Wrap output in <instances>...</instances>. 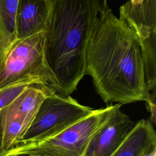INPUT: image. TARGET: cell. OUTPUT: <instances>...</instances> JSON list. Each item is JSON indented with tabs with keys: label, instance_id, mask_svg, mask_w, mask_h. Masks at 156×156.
<instances>
[{
	"label": "cell",
	"instance_id": "cell-1",
	"mask_svg": "<svg viewBox=\"0 0 156 156\" xmlns=\"http://www.w3.org/2000/svg\"><path fill=\"white\" fill-rule=\"evenodd\" d=\"M88 44L85 74L105 103L146 101L142 49L133 29L108 9L99 14Z\"/></svg>",
	"mask_w": 156,
	"mask_h": 156
},
{
	"label": "cell",
	"instance_id": "cell-2",
	"mask_svg": "<svg viewBox=\"0 0 156 156\" xmlns=\"http://www.w3.org/2000/svg\"><path fill=\"white\" fill-rule=\"evenodd\" d=\"M44 57L54 77L55 93L68 96L85 75L88 44L98 23L93 0H49Z\"/></svg>",
	"mask_w": 156,
	"mask_h": 156
},
{
	"label": "cell",
	"instance_id": "cell-3",
	"mask_svg": "<svg viewBox=\"0 0 156 156\" xmlns=\"http://www.w3.org/2000/svg\"><path fill=\"white\" fill-rule=\"evenodd\" d=\"M45 84L56 91L44 57V33L15 41L0 72V91L12 87Z\"/></svg>",
	"mask_w": 156,
	"mask_h": 156
},
{
	"label": "cell",
	"instance_id": "cell-4",
	"mask_svg": "<svg viewBox=\"0 0 156 156\" xmlns=\"http://www.w3.org/2000/svg\"><path fill=\"white\" fill-rule=\"evenodd\" d=\"M94 110L70 96L53 93L41 102L20 143L38 142L54 136L88 116Z\"/></svg>",
	"mask_w": 156,
	"mask_h": 156
},
{
	"label": "cell",
	"instance_id": "cell-5",
	"mask_svg": "<svg viewBox=\"0 0 156 156\" xmlns=\"http://www.w3.org/2000/svg\"><path fill=\"white\" fill-rule=\"evenodd\" d=\"M119 18L135 31L141 44L146 88L156 87V0H144L138 5L130 1L121 5Z\"/></svg>",
	"mask_w": 156,
	"mask_h": 156
},
{
	"label": "cell",
	"instance_id": "cell-6",
	"mask_svg": "<svg viewBox=\"0 0 156 156\" xmlns=\"http://www.w3.org/2000/svg\"><path fill=\"white\" fill-rule=\"evenodd\" d=\"M117 104L94 110L62 132L34 145L59 156H84L93 135L108 121Z\"/></svg>",
	"mask_w": 156,
	"mask_h": 156
},
{
	"label": "cell",
	"instance_id": "cell-7",
	"mask_svg": "<svg viewBox=\"0 0 156 156\" xmlns=\"http://www.w3.org/2000/svg\"><path fill=\"white\" fill-rule=\"evenodd\" d=\"M38 107V102L32 94L23 92L0 110V156L21 141Z\"/></svg>",
	"mask_w": 156,
	"mask_h": 156
},
{
	"label": "cell",
	"instance_id": "cell-8",
	"mask_svg": "<svg viewBox=\"0 0 156 156\" xmlns=\"http://www.w3.org/2000/svg\"><path fill=\"white\" fill-rule=\"evenodd\" d=\"M117 104L108 121L93 135L84 156H110L121 144L135 123Z\"/></svg>",
	"mask_w": 156,
	"mask_h": 156
},
{
	"label": "cell",
	"instance_id": "cell-9",
	"mask_svg": "<svg viewBox=\"0 0 156 156\" xmlns=\"http://www.w3.org/2000/svg\"><path fill=\"white\" fill-rule=\"evenodd\" d=\"M49 12V0H18L15 18L16 40L44 32Z\"/></svg>",
	"mask_w": 156,
	"mask_h": 156
},
{
	"label": "cell",
	"instance_id": "cell-10",
	"mask_svg": "<svg viewBox=\"0 0 156 156\" xmlns=\"http://www.w3.org/2000/svg\"><path fill=\"white\" fill-rule=\"evenodd\" d=\"M156 147V133L149 119L135 123L121 144L110 156H144Z\"/></svg>",
	"mask_w": 156,
	"mask_h": 156
},
{
	"label": "cell",
	"instance_id": "cell-11",
	"mask_svg": "<svg viewBox=\"0 0 156 156\" xmlns=\"http://www.w3.org/2000/svg\"><path fill=\"white\" fill-rule=\"evenodd\" d=\"M18 0H0V72L16 41V13Z\"/></svg>",
	"mask_w": 156,
	"mask_h": 156
},
{
	"label": "cell",
	"instance_id": "cell-12",
	"mask_svg": "<svg viewBox=\"0 0 156 156\" xmlns=\"http://www.w3.org/2000/svg\"><path fill=\"white\" fill-rule=\"evenodd\" d=\"M1 156H59L43 150L32 143H20Z\"/></svg>",
	"mask_w": 156,
	"mask_h": 156
},
{
	"label": "cell",
	"instance_id": "cell-13",
	"mask_svg": "<svg viewBox=\"0 0 156 156\" xmlns=\"http://www.w3.org/2000/svg\"><path fill=\"white\" fill-rule=\"evenodd\" d=\"M29 85H22L12 87L0 91V110L9 105L26 87Z\"/></svg>",
	"mask_w": 156,
	"mask_h": 156
},
{
	"label": "cell",
	"instance_id": "cell-14",
	"mask_svg": "<svg viewBox=\"0 0 156 156\" xmlns=\"http://www.w3.org/2000/svg\"><path fill=\"white\" fill-rule=\"evenodd\" d=\"M146 107L150 113V121L152 125L156 124V89L149 92L148 98L145 101Z\"/></svg>",
	"mask_w": 156,
	"mask_h": 156
},
{
	"label": "cell",
	"instance_id": "cell-15",
	"mask_svg": "<svg viewBox=\"0 0 156 156\" xmlns=\"http://www.w3.org/2000/svg\"><path fill=\"white\" fill-rule=\"evenodd\" d=\"M94 4L98 9L99 13H102L106 10H107L109 8L107 5L108 0H93Z\"/></svg>",
	"mask_w": 156,
	"mask_h": 156
},
{
	"label": "cell",
	"instance_id": "cell-16",
	"mask_svg": "<svg viewBox=\"0 0 156 156\" xmlns=\"http://www.w3.org/2000/svg\"><path fill=\"white\" fill-rule=\"evenodd\" d=\"M144 156H156V147L151 149Z\"/></svg>",
	"mask_w": 156,
	"mask_h": 156
},
{
	"label": "cell",
	"instance_id": "cell-17",
	"mask_svg": "<svg viewBox=\"0 0 156 156\" xmlns=\"http://www.w3.org/2000/svg\"><path fill=\"white\" fill-rule=\"evenodd\" d=\"M144 0H130V2L133 5L141 4L143 2Z\"/></svg>",
	"mask_w": 156,
	"mask_h": 156
},
{
	"label": "cell",
	"instance_id": "cell-18",
	"mask_svg": "<svg viewBox=\"0 0 156 156\" xmlns=\"http://www.w3.org/2000/svg\"><path fill=\"white\" fill-rule=\"evenodd\" d=\"M1 128H0V145H1Z\"/></svg>",
	"mask_w": 156,
	"mask_h": 156
}]
</instances>
